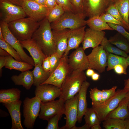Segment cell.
Returning <instances> with one entry per match:
<instances>
[{"mask_svg": "<svg viewBox=\"0 0 129 129\" xmlns=\"http://www.w3.org/2000/svg\"><path fill=\"white\" fill-rule=\"evenodd\" d=\"M32 39L38 45L47 57L56 52L53 34L47 16L41 21Z\"/></svg>", "mask_w": 129, "mask_h": 129, "instance_id": "6da1fadb", "label": "cell"}, {"mask_svg": "<svg viewBox=\"0 0 129 129\" xmlns=\"http://www.w3.org/2000/svg\"><path fill=\"white\" fill-rule=\"evenodd\" d=\"M84 71L73 70L68 75L60 88L61 94L59 97L65 102L78 93L83 82L86 80Z\"/></svg>", "mask_w": 129, "mask_h": 129, "instance_id": "7a4b0ae2", "label": "cell"}, {"mask_svg": "<svg viewBox=\"0 0 129 129\" xmlns=\"http://www.w3.org/2000/svg\"><path fill=\"white\" fill-rule=\"evenodd\" d=\"M41 21L38 22L30 17H25L10 22L8 25L11 33L20 41L31 38Z\"/></svg>", "mask_w": 129, "mask_h": 129, "instance_id": "3957f363", "label": "cell"}, {"mask_svg": "<svg viewBox=\"0 0 129 129\" xmlns=\"http://www.w3.org/2000/svg\"><path fill=\"white\" fill-rule=\"evenodd\" d=\"M41 101L38 97H26L23 102V124L27 129H32L40 110Z\"/></svg>", "mask_w": 129, "mask_h": 129, "instance_id": "277c9868", "label": "cell"}, {"mask_svg": "<svg viewBox=\"0 0 129 129\" xmlns=\"http://www.w3.org/2000/svg\"><path fill=\"white\" fill-rule=\"evenodd\" d=\"M86 24V21L74 13L70 12H65L57 20L50 23L52 30L55 31L74 29Z\"/></svg>", "mask_w": 129, "mask_h": 129, "instance_id": "5b68a950", "label": "cell"}, {"mask_svg": "<svg viewBox=\"0 0 129 129\" xmlns=\"http://www.w3.org/2000/svg\"><path fill=\"white\" fill-rule=\"evenodd\" d=\"M27 16L20 6L9 0H0V21L8 24Z\"/></svg>", "mask_w": 129, "mask_h": 129, "instance_id": "8992f818", "label": "cell"}, {"mask_svg": "<svg viewBox=\"0 0 129 129\" xmlns=\"http://www.w3.org/2000/svg\"><path fill=\"white\" fill-rule=\"evenodd\" d=\"M127 92L123 89H118L114 95L109 99L97 105L92 106L101 122L106 118L109 113L117 107L120 101L125 97Z\"/></svg>", "mask_w": 129, "mask_h": 129, "instance_id": "52a82bcc", "label": "cell"}, {"mask_svg": "<svg viewBox=\"0 0 129 129\" xmlns=\"http://www.w3.org/2000/svg\"><path fill=\"white\" fill-rule=\"evenodd\" d=\"M16 5L22 7L27 16L38 22L47 16L50 11L46 6L30 0H22Z\"/></svg>", "mask_w": 129, "mask_h": 129, "instance_id": "ba28073f", "label": "cell"}, {"mask_svg": "<svg viewBox=\"0 0 129 129\" xmlns=\"http://www.w3.org/2000/svg\"><path fill=\"white\" fill-rule=\"evenodd\" d=\"M1 27L4 40L11 45L18 53L22 61L35 66L34 61L32 57L29 56L25 52L19 41L9 29L8 24L0 21Z\"/></svg>", "mask_w": 129, "mask_h": 129, "instance_id": "9c48e42d", "label": "cell"}, {"mask_svg": "<svg viewBox=\"0 0 129 129\" xmlns=\"http://www.w3.org/2000/svg\"><path fill=\"white\" fill-rule=\"evenodd\" d=\"M116 0H83V8L86 16L89 18L100 16Z\"/></svg>", "mask_w": 129, "mask_h": 129, "instance_id": "30bf717a", "label": "cell"}, {"mask_svg": "<svg viewBox=\"0 0 129 129\" xmlns=\"http://www.w3.org/2000/svg\"><path fill=\"white\" fill-rule=\"evenodd\" d=\"M68 59V56H63L59 66L42 84H50L60 88L66 77L73 71L69 65Z\"/></svg>", "mask_w": 129, "mask_h": 129, "instance_id": "8fae6325", "label": "cell"}, {"mask_svg": "<svg viewBox=\"0 0 129 129\" xmlns=\"http://www.w3.org/2000/svg\"><path fill=\"white\" fill-rule=\"evenodd\" d=\"M78 93L66 101L64 103V112L66 118L65 125L60 129H74L76 126L78 116Z\"/></svg>", "mask_w": 129, "mask_h": 129, "instance_id": "7c38bea8", "label": "cell"}, {"mask_svg": "<svg viewBox=\"0 0 129 129\" xmlns=\"http://www.w3.org/2000/svg\"><path fill=\"white\" fill-rule=\"evenodd\" d=\"M65 101L63 99L41 102L39 118L48 121L51 117L59 114H64Z\"/></svg>", "mask_w": 129, "mask_h": 129, "instance_id": "4fadbf2b", "label": "cell"}, {"mask_svg": "<svg viewBox=\"0 0 129 129\" xmlns=\"http://www.w3.org/2000/svg\"><path fill=\"white\" fill-rule=\"evenodd\" d=\"M89 68L96 70L100 73L104 72L107 66L108 54L101 45L93 48L87 55Z\"/></svg>", "mask_w": 129, "mask_h": 129, "instance_id": "5bb4252c", "label": "cell"}, {"mask_svg": "<svg viewBox=\"0 0 129 129\" xmlns=\"http://www.w3.org/2000/svg\"><path fill=\"white\" fill-rule=\"evenodd\" d=\"M84 50L82 47H79L70 55L68 61L73 70L84 71L89 68L88 58Z\"/></svg>", "mask_w": 129, "mask_h": 129, "instance_id": "9a60e30c", "label": "cell"}, {"mask_svg": "<svg viewBox=\"0 0 129 129\" xmlns=\"http://www.w3.org/2000/svg\"><path fill=\"white\" fill-rule=\"evenodd\" d=\"M35 96L41 102H44L54 100L61 94V89L54 85L44 84L36 86L35 91Z\"/></svg>", "mask_w": 129, "mask_h": 129, "instance_id": "2e32d148", "label": "cell"}, {"mask_svg": "<svg viewBox=\"0 0 129 129\" xmlns=\"http://www.w3.org/2000/svg\"><path fill=\"white\" fill-rule=\"evenodd\" d=\"M105 34V32L103 31H97L90 28L86 29L82 43L84 50L90 48H94L98 46Z\"/></svg>", "mask_w": 129, "mask_h": 129, "instance_id": "e0dca14e", "label": "cell"}, {"mask_svg": "<svg viewBox=\"0 0 129 129\" xmlns=\"http://www.w3.org/2000/svg\"><path fill=\"white\" fill-rule=\"evenodd\" d=\"M86 27L84 26L74 29H69L67 33L68 46L63 56H68L70 50L79 47L83 40Z\"/></svg>", "mask_w": 129, "mask_h": 129, "instance_id": "ac0fdd59", "label": "cell"}, {"mask_svg": "<svg viewBox=\"0 0 129 129\" xmlns=\"http://www.w3.org/2000/svg\"><path fill=\"white\" fill-rule=\"evenodd\" d=\"M22 101L20 100L3 103L7 109L11 118V129H23L21 122L20 108Z\"/></svg>", "mask_w": 129, "mask_h": 129, "instance_id": "d6986e66", "label": "cell"}, {"mask_svg": "<svg viewBox=\"0 0 129 129\" xmlns=\"http://www.w3.org/2000/svg\"><path fill=\"white\" fill-rule=\"evenodd\" d=\"M20 42L23 48L29 52L34 61L35 65H42L43 60L47 57L36 42L32 38Z\"/></svg>", "mask_w": 129, "mask_h": 129, "instance_id": "ffe728a7", "label": "cell"}, {"mask_svg": "<svg viewBox=\"0 0 129 129\" xmlns=\"http://www.w3.org/2000/svg\"><path fill=\"white\" fill-rule=\"evenodd\" d=\"M69 29L59 31L52 30L56 47V52L60 57L63 56L67 47V33Z\"/></svg>", "mask_w": 129, "mask_h": 129, "instance_id": "44dd1931", "label": "cell"}, {"mask_svg": "<svg viewBox=\"0 0 129 129\" xmlns=\"http://www.w3.org/2000/svg\"><path fill=\"white\" fill-rule=\"evenodd\" d=\"M90 84L86 80L83 83L78 93V116L77 121L81 122L83 116L87 108V104L86 100L87 91Z\"/></svg>", "mask_w": 129, "mask_h": 129, "instance_id": "7402d4cb", "label": "cell"}, {"mask_svg": "<svg viewBox=\"0 0 129 129\" xmlns=\"http://www.w3.org/2000/svg\"><path fill=\"white\" fill-rule=\"evenodd\" d=\"M11 78L15 85H22L27 90L30 89L34 83L32 71L29 70L22 72L18 75H13Z\"/></svg>", "mask_w": 129, "mask_h": 129, "instance_id": "603a6c76", "label": "cell"}, {"mask_svg": "<svg viewBox=\"0 0 129 129\" xmlns=\"http://www.w3.org/2000/svg\"><path fill=\"white\" fill-rule=\"evenodd\" d=\"M128 102V100L125 97L120 101L117 107L108 114L106 118H113L124 120L129 117Z\"/></svg>", "mask_w": 129, "mask_h": 129, "instance_id": "cb8c5ba5", "label": "cell"}, {"mask_svg": "<svg viewBox=\"0 0 129 129\" xmlns=\"http://www.w3.org/2000/svg\"><path fill=\"white\" fill-rule=\"evenodd\" d=\"M21 91L17 88H12L0 90V102L4 103L20 100Z\"/></svg>", "mask_w": 129, "mask_h": 129, "instance_id": "d4e9b609", "label": "cell"}, {"mask_svg": "<svg viewBox=\"0 0 129 129\" xmlns=\"http://www.w3.org/2000/svg\"><path fill=\"white\" fill-rule=\"evenodd\" d=\"M6 61L5 66V68L10 69H14L21 72L32 69L33 66L23 61H20L15 59L10 55L6 56Z\"/></svg>", "mask_w": 129, "mask_h": 129, "instance_id": "484cf974", "label": "cell"}, {"mask_svg": "<svg viewBox=\"0 0 129 129\" xmlns=\"http://www.w3.org/2000/svg\"><path fill=\"white\" fill-rule=\"evenodd\" d=\"M32 71L34 77L33 85L36 87L42 84L48 79L50 75V72L46 71L42 65L39 64L35 65Z\"/></svg>", "mask_w": 129, "mask_h": 129, "instance_id": "4316f807", "label": "cell"}, {"mask_svg": "<svg viewBox=\"0 0 129 129\" xmlns=\"http://www.w3.org/2000/svg\"><path fill=\"white\" fill-rule=\"evenodd\" d=\"M86 24L91 29L101 31L104 30H113L108 23L103 21L100 16H95L86 20Z\"/></svg>", "mask_w": 129, "mask_h": 129, "instance_id": "83f0119b", "label": "cell"}, {"mask_svg": "<svg viewBox=\"0 0 129 129\" xmlns=\"http://www.w3.org/2000/svg\"><path fill=\"white\" fill-rule=\"evenodd\" d=\"M108 40L112 44L127 54L129 53V42L119 33L118 32L111 37Z\"/></svg>", "mask_w": 129, "mask_h": 129, "instance_id": "f1b7e54d", "label": "cell"}, {"mask_svg": "<svg viewBox=\"0 0 129 129\" xmlns=\"http://www.w3.org/2000/svg\"><path fill=\"white\" fill-rule=\"evenodd\" d=\"M108 54L107 71L113 69L116 65L120 64L122 65L127 69L128 66L126 62V58L111 53Z\"/></svg>", "mask_w": 129, "mask_h": 129, "instance_id": "f546056e", "label": "cell"}, {"mask_svg": "<svg viewBox=\"0 0 129 129\" xmlns=\"http://www.w3.org/2000/svg\"><path fill=\"white\" fill-rule=\"evenodd\" d=\"M114 4L123 19L129 24V0H116Z\"/></svg>", "mask_w": 129, "mask_h": 129, "instance_id": "4dcf8cb0", "label": "cell"}, {"mask_svg": "<svg viewBox=\"0 0 129 129\" xmlns=\"http://www.w3.org/2000/svg\"><path fill=\"white\" fill-rule=\"evenodd\" d=\"M100 45L107 53H111L126 58L127 54L124 51L113 46L106 37L104 38Z\"/></svg>", "mask_w": 129, "mask_h": 129, "instance_id": "1f68e13d", "label": "cell"}, {"mask_svg": "<svg viewBox=\"0 0 129 129\" xmlns=\"http://www.w3.org/2000/svg\"><path fill=\"white\" fill-rule=\"evenodd\" d=\"M84 116L85 124L90 128L94 125L100 124L101 122L97 113L92 107L87 108Z\"/></svg>", "mask_w": 129, "mask_h": 129, "instance_id": "d6a6232c", "label": "cell"}, {"mask_svg": "<svg viewBox=\"0 0 129 129\" xmlns=\"http://www.w3.org/2000/svg\"><path fill=\"white\" fill-rule=\"evenodd\" d=\"M102 126L106 129H125L124 120L109 118L103 121Z\"/></svg>", "mask_w": 129, "mask_h": 129, "instance_id": "836d02e7", "label": "cell"}, {"mask_svg": "<svg viewBox=\"0 0 129 129\" xmlns=\"http://www.w3.org/2000/svg\"><path fill=\"white\" fill-rule=\"evenodd\" d=\"M64 12L62 7L57 4L50 10L47 16L48 21L50 23L55 21L59 19Z\"/></svg>", "mask_w": 129, "mask_h": 129, "instance_id": "e575fe53", "label": "cell"}, {"mask_svg": "<svg viewBox=\"0 0 129 129\" xmlns=\"http://www.w3.org/2000/svg\"><path fill=\"white\" fill-rule=\"evenodd\" d=\"M0 48L6 51L16 60L22 61L17 51L4 40L0 39Z\"/></svg>", "mask_w": 129, "mask_h": 129, "instance_id": "d590c367", "label": "cell"}, {"mask_svg": "<svg viewBox=\"0 0 129 129\" xmlns=\"http://www.w3.org/2000/svg\"><path fill=\"white\" fill-rule=\"evenodd\" d=\"M69 0L73 8L74 13L81 18L84 19L86 16L83 10V0Z\"/></svg>", "mask_w": 129, "mask_h": 129, "instance_id": "8d00e7d4", "label": "cell"}, {"mask_svg": "<svg viewBox=\"0 0 129 129\" xmlns=\"http://www.w3.org/2000/svg\"><path fill=\"white\" fill-rule=\"evenodd\" d=\"M89 93L92 106L99 104L102 99V91L98 89L97 87H95L91 88Z\"/></svg>", "mask_w": 129, "mask_h": 129, "instance_id": "74e56055", "label": "cell"}, {"mask_svg": "<svg viewBox=\"0 0 129 129\" xmlns=\"http://www.w3.org/2000/svg\"><path fill=\"white\" fill-rule=\"evenodd\" d=\"M100 16L102 19L106 22L120 25L129 32V26L118 20L107 12L102 14Z\"/></svg>", "mask_w": 129, "mask_h": 129, "instance_id": "f35d334b", "label": "cell"}, {"mask_svg": "<svg viewBox=\"0 0 129 129\" xmlns=\"http://www.w3.org/2000/svg\"><path fill=\"white\" fill-rule=\"evenodd\" d=\"M107 12L115 18L123 23L129 26V24L125 22L123 19L117 8L114 4L110 6L106 9Z\"/></svg>", "mask_w": 129, "mask_h": 129, "instance_id": "ab89813d", "label": "cell"}, {"mask_svg": "<svg viewBox=\"0 0 129 129\" xmlns=\"http://www.w3.org/2000/svg\"><path fill=\"white\" fill-rule=\"evenodd\" d=\"M63 114H57L50 118L48 121V123L45 128L46 129H60L58 125V122Z\"/></svg>", "mask_w": 129, "mask_h": 129, "instance_id": "60d3db41", "label": "cell"}, {"mask_svg": "<svg viewBox=\"0 0 129 129\" xmlns=\"http://www.w3.org/2000/svg\"><path fill=\"white\" fill-rule=\"evenodd\" d=\"M61 58L56 52L52 54L50 56L49 60L51 65L50 71V75L59 65Z\"/></svg>", "mask_w": 129, "mask_h": 129, "instance_id": "b9f144b4", "label": "cell"}, {"mask_svg": "<svg viewBox=\"0 0 129 129\" xmlns=\"http://www.w3.org/2000/svg\"><path fill=\"white\" fill-rule=\"evenodd\" d=\"M117 87V86H115L109 89H102V99L101 103L105 102L113 97L116 93V90Z\"/></svg>", "mask_w": 129, "mask_h": 129, "instance_id": "7bdbcfd3", "label": "cell"}, {"mask_svg": "<svg viewBox=\"0 0 129 129\" xmlns=\"http://www.w3.org/2000/svg\"><path fill=\"white\" fill-rule=\"evenodd\" d=\"M109 26L120 33L129 42V32L127 31L123 27L119 25L113 24L112 23H107Z\"/></svg>", "mask_w": 129, "mask_h": 129, "instance_id": "ee69618b", "label": "cell"}, {"mask_svg": "<svg viewBox=\"0 0 129 129\" xmlns=\"http://www.w3.org/2000/svg\"><path fill=\"white\" fill-rule=\"evenodd\" d=\"M56 0L57 5L61 6L65 12H72L74 13L73 8L69 0Z\"/></svg>", "mask_w": 129, "mask_h": 129, "instance_id": "f6af8a7d", "label": "cell"}, {"mask_svg": "<svg viewBox=\"0 0 129 129\" xmlns=\"http://www.w3.org/2000/svg\"><path fill=\"white\" fill-rule=\"evenodd\" d=\"M113 69L115 72L118 75L127 74V69L122 65L118 64L115 66Z\"/></svg>", "mask_w": 129, "mask_h": 129, "instance_id": "bcb514c9", "label": "cell"}, {"mask_svg": "<svg viewBox=\"0 0 129 129\" xmlns=\"http://www.w3.org/2000/svg\"><path fill=\"white\" fill-rule=\"evenodd\" d=\"M50 56L47 57L43 61L42 66L44 70L46 72H49L51 69L50 62Z\"/></svg>", "mask_w": 129, "mask_h": 129, "instance_id": "7dc6e473", "label": "cell"}, {"mask_svg": "<svg viewBox=\"0 0 129 129\" xmlns=\"http://www.w3.org/2000/svg\"><path fill=\"white\" fill-rule=\"evenodd\" d=\"M45 1L46 6L50 10L57 4L56 0H45Z\"/></svg>", "mask_w": 129, "mask_h": 129, "instance_id": "c3c4849f", "label": "cell"}, {"mask_svg": "<svg viewBox=\"0 0 129 129\" xmlns=\"http://www.w3.org/2000/svg\"><path fill=\"white\" fill-rule=\"evenodd\" d=\"M6 61V56H0V75L1 77L2 72V68L5 67Z\"/></svg>", "mask_w": 129, "mask_h": 129, "instance_id": "681fc988", "label": "cell"}, {"mask_svg": "<svg viewBox=\"0 0 129 129\" xmlns=\"http://www.w3.org/2000/svg\"><path fill=\"white\" fill-rule=\"evenodd\" d=\"M124 87L123 90L125 91L128 92L129 91V76L128 79L124 80Z\"/></svg>", "mask_w": 129, "mask_h": 129, "instance_id": "f907efd6", "label": "cell"}, {"mask_svg": "<svg viewBox=\"0 0 129 129\" xmlns=\"http://www.w3.org/2000/svg\"><path fill=\"white\" fill-rule=\"evenodd\" d=\"M95 72L92 69L89 68L87 69L86 74V75L88 77H91Z\"/></svg>", "mask_w": 129, "mask_h": 129, "instance_id": "816d5d0a", "label": "cell"}, {"mask_svg": "<svg viewBox=\"0 0 129 129\" xmlns=\"http://www.w3.org/2000/svg\"><path fill=\"white\" fill-rule=\"evenodd\" d=\"M100 75L98 73L95 72L91 76L92 79L94 81L98 80L100 78Z\"/></svg>", "mask_w": 129, "mask_h": 129, "instance_id": "f5cc1de1", "label": "cell"}, {"mask_svg": "<svg viewBox=\"0 0 129 129\" xmlns=\"http://www.w3.org/2000/svg\"><path fill=\"white\" fill-rule=\"evenodd\" d=\"M10 55L6 51L0 48V55L6 56Z\"/></svg>", "mask_w": 129, "mask_h": 129, "instance_id": "db71d44e", "label": "cell"}, {"mask_svg": "<svg viewBox=\"0 0 129 129\" xmlns=\"http://www.w3.org/2000/svg\"><path fill=\"white\" fill-rule=\"evenodd\" d=\"M41 5L46 6L45 0H30Z\"/></svg>", "mask_w": 129, "mask_h": 129, "instance_id": "11a10c76", "label": "cell"}, {"mask_svg": "<svg viewBox=\"0 0 129 129\" xmlns=\"http://www.w3.org/2000/svg\"><path fill=\"white\" fill-rule=\"evenodd\" d=\"M124 124L125 129H129V117L124 120Z\"/></svg>", "mask_w": 129, "mask_h": 129, "instance_id": "9f6ffc18", "label": "cell"}, {"mask_svg": "<svg viewBox=\"0 0 129 129\" xmlns=\"http://www.w3.org/2000/svg\"><path fill=\"white\" fill-rule=\"evenodd\" d=\"M90 128L87 125L85 124L83 126L77 127L76 126L74 128V129H89Z\"/></svg>", "mask_w": 129, "mask_h": 129, "instance_id": "6f0895ef", "label": "cell"}, {"mask_svg": "<svg viewBox=\"0 0 129 129\" xmlns=\"http://www.w3.org/2000/svg\"><path fill=\"white\" fill-rule=\"evenodd\" d=\"M90 128L91 129H101L102 128L100 124H97L92 126Z\"/></svg>", "mask_w": 129, "mask_h": 129, "instance_id": "680465c9", "label": "cell"}, {"mask_svg": "<svg viewBox=\"0 0 129 129\" xmlns=\"http://www.w3.org/2000/svg\"><path fill=\"white\" fill-rule=\"evenodd\" d=\"M125 97L127 98L128 101V110L129 112V91L126 93Z\"/></svg>", "mask_w": 129, "mask_h": 129, "instance_id": "91938a15", "label": "cell"}, {"mask_svg": "<svg viewBox=\"0 0 129 129\" xmlns=\"http://www.w3.org/2000/svg\"><path fill=\"white\" fill-rule=\"evenodd\" d=\"M0 39L4 40L1 28L0 27Z\"/></svg>", "mask_w": 129, "mask_h": 129, "instance_id": "94428289", "label": "cell"}, {"mask_svg": "<svg viewBox=\"0 0 129 129\" xmlns=\"http://www.w3.org/2000/svg\"><path fill=\"white\" fill-rule=\"evenodd\" d=\"M9 1L15 4L18 2L22 0H9Z\"/></svg>", "mask_w": 129, "mask_h": 129, "instance_id": "6125c7cd", "label": "cell"}, {"mask_svg": "<svg viewBox=\"0 0 129 129\" xmlns=\"http://www.w3.org/2000/svg\"><path fill=\"white\" fill-rule=\"evenodd\" d=\"M126 62L128 66H129V55H128L127 57L126 58Z\"/></svg>", "mask_w": 129, "mask_h": 129, "instance_id": "be15d7a7", "label": "cell"}]
</instances>
